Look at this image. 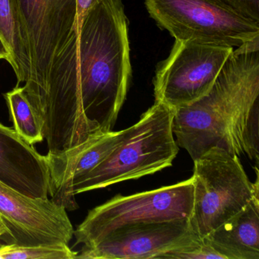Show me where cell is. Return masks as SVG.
<instances>
[{
	"label": "cell",
	"mask_w": 259,
	"mask_h": 259,
	"mask_svg": "<svg viewBox=\"0 0 259 259\" xmlns=\"http://www.w3.org/2000/svg\"><path fill=\"white\" fill-rule=\"evenodd\" d=\"M234 48L176 40L159 63L153 80L156 102L172 110L189 105L208 92Z\"/></svg>",
	"instance_id": "ba28073f"
},
{
	"label": "cell",
	"mask_w": 259,
	"mask_h": 259,
	"mask_svg": "<svg viewBox=\"0 0 259 259\" xmlns=\"http://www.w3.org/2000/svg\"><path fill=\"white\" fill-rule=\"evenodd\" d=\"M15 131L27 143L34 145L43 142V133L32 106L24 92L16 86L4 95Z\"/></svg>",
	"instance_id": "9a60e30c"
},
{
	"label": "cell",
	"mask_w": 259,
	"mask_h": 259,
	"mask_svg": "<svg viewBox=\"0 0 259 259\" xmlns=\"http://www.w3.org/2000/svg\"><path fill=\"white\" fill-rule=\"evenodd\" d=\"M28 47L24 92L47 143L72 146L84 139L78 102L77 0H16Z\"/></svg>",
	"instance_id": "6da1fadb"
},
{
	"label": "cell",
	"mask_w": 259,
	"mask_h": 259,
	"mask_svg": "<svg viewBox=\"0 0 259 259\" xmlns=\"http://www.w3.org/2000/svg\"><path fill=\"white\" fill-rule=\"evenodd\" d=\"M259 45L233 49L211 89L174 110L177 144L196 160L212 148L258 161Z\"/></svg>",
	"instance_id": "7a4b0ae2"
},
{
	"label": "cell",
	"mask_w": 259,
	"mask_h": 259,
	"mask_svg": "<svg viewBox=\"0 0 259 259\" xmlns=\"http://www.w3.org/2000/svg\"><path fill=\"white\" fill-rule=\"evenodd\" d=\"M194 161V199L189 219L204 239L259 197L258 179L251 183L237 156L212 148Z\"/></svg>",
	"instance_id": "5b68a950"
},
{
	"label": "cell",
	"mask_w": 259,
	"mask_h": 259,
	"mask_svg": "<svg viewBox=\"0 0 259 259\" xmlns=\"http://www.w3.org/2000/svg\"><path fill=\"white\" fill-rule=\"evenodd\" d=\"M198 239L189 220L139 224L115 230L95 246L83 247L75 258H160Z\"/></svg>",
	"instance_id": "30bf717a"
},
{
	"label": "cell",
	"mask_w": 259,
	"mask_h": 259,
	"mask_svg": "<svg viewBox=\"0 0 259 259\" xmlns=\"http://www.w3.org/2000/svg\"><path fill=\"white\" fill-rule=\"evenodd\" d=\"M0 38L8 51V63L16 73L17 86L26 82L31 65L16 0H0Z\"/></svg>",
	"instance_id": "5bb4252c"
},
{
	"label": "cell",
	"mask_w": 259,
	"mask_h": 259,
	"mask_svg": "<svg viewBox=\"0 0 259 259\" xmlns=\"http://www.w3.org/2000/svg\"><path fill=\"white\" fill-rule=\"evenodd\" d=\"M125 131H110L88 139L60 153H48L50 196L57 204L68 209V189L72 182L104 161L122 142Z\"/></svg>",
	"instance_id": "7c38bea8"
},
{
	"label": "cell",
	"mask_w": 259,
	"mask_h": 259,
	"mask_svg": "<svg viewBox=\"0 0 259 259\" xmlns=\"http://www.w3.org/2000/svg\"><path fill=\"white\" fill-rule=\"evenodd\" d=\"M5 241L7 244L10 243V231L4 221L0 218V240Z\"/></svg>",
	"instance_id": "ffe728a7"
},
{
	"label": "cell",
	"mask_w": 259,
	"mask_h": 259,
	"mask_svg": "<svg viewBox=\"0 0 259 259\" xmlns=\"http://www.w3.org/2000/svg\"><path fill=\"white\" fill-rule=\"evenodd\" d=\"M9 59H10V55H9L8 51L4 45L2 39L0 38V60H6L8 62Z\"/></svg>",
	"instance_id": "44dd1931"
},
{
	"label": "cell",
	"mask_w": 259,
	"mask_h": 259,
	"mask_svg": "<svg viewBox=\"0 0 259 259\" xmlns=\"http://www.w3.org/2000/svg\"><path fill=\"white\" fill-rule=\"evenodd\" d=\"M203 239L224 259H259V197Z\"/></svg>",
	"instance_id": "4fadbf2b"
},
{
	"label": "cell",
	"mask_w": 259,
	"mask_h": 259,
	"mask_svg": "<svg viewBox=\"0 0 259 259\" xmlns=\"http://www.w3.org/2000/svg\"><path fill=\"white\" fill-rule=\"evenodd\" d=\"M128 19L122 0H97L78 37L80 116L86 139L112 131L132 76Z\"/></svg>",
	"instance_id": "3957f363"
},
{
	"label": "cell",
	"mask_w": 259,
	"mask_h": 259,
	"mask_svg": "<svg viewBox=\"0 0 259 259\" xmlns=\"http://www.w3.org/2000/svg\"><path fill=\"white\" fill-rule=\"evenodd\" d=\"M194 199L193 179L154 190L117 195L91 210L74 230L77 244L90 248L115 230L139 224L189 220Z\"/></svg>",
	"instance_id": "52a82bcc"
},
{
	"label": "cell",
	"mask_w": 259,
	"mask_h": 259,
	"mask_svg": "<svg viewBox=\"0 0 259 259\" xmlns=\"http://www.w3.org/2000/svg\"><path fill=\"white\" fill-rule=\"evenodd\" d=\"M248 19L259 22V0H223Z\"/></svg>",
	"instance_id": "ac0fdd59"
},
{
	"label": "cell",
	"mask_w": 259,
	"mask_h": 259,
	"mask_svg": "<svg viewBox=\"0 0 259 259\" xmlns=\"http://www.w3.org/2000/svg\"><path fill=\"white\" fill-rule=\"evenodd\" d=\"M0 182L31 198H49L51 181L45 156L14 128L0 123Z\"/></svg>",
	"instance_id": "8fae6325"
},
{
	"label": "cell",
	"mask_w": 259,
	"mask_h": 259,
	"mask_svg": "<svg viewBox=\"0 0 259 259\" xmlns=\"http://www.w3.org/2000/svg\"><path fill=\"white\" fill-rule=\"evenodd\" d=\"M78 252L66 243L41 244L23 246L16 244L0 245V259H74Z\"/></svg>",
	"instance_id": "2e32d148"
},
{
	"label": "cell",
	"mask_w": 259,
	"mask_h": 259,
	"mask_svg": "<svg viewBox=\"0 0 259 259\" xmlns=\"http://www.w3.org/2000/svg\"><path fill=\"white\" fill-rule=\"evenodd\" d=\"M0 218L10 243L23 246L69 244L74 228L63 206L51 198L27 196L0 182Z\"/></svg>",
	"instance_id": "9c48e42d"
},
{
	"label": "cell",
	"mask_w": 259,
	"mask_h": 259,
	"mask_svg": "<svg viewBox=\"0 0 259 259\" xmlns=\"http://www.w3.org/2000/svg\"><path fill=\"white\" fill-rule=\"evenodd\" d=\"M96 2L97 0H77V19L79 31L83 19Z\"/></svg>",
	"instance_id": "d6986e66"
},
{
	"label": "cell",
	"mask_w": 259,
	"mask_h": 259,
	"mask_svg": "<svg viewBox=\"0 0 259 259\" xmlns=\"http://www.w3.org/2000/svg\"><path fill=\"white\" fill-rule=\"evenodd\" d=\"M151 17L176 40L233 48L259 45V22L223 0H145Z\"/></svg>",
	"instance_id": "8992f818"
},
{
	"label": "cell",
	"mask_w": 259,
	"mask_h": 259,
	"mask_svg": "<svg viewBox=\"0 0 259 259\" xmlns=\"http://www.w3.org/2000/svg\"><path fill=\"white\" fill-rule=\"evenodd\" d=\"M160 258L224 259V257L204 239H198L183 248L166 253Z\"/></svg>",
	"instance_id": "e0dca14e"
},
{
	"label": "cell",
	"mask_w": 259,
	"mask_h": 259,
	"mask_svg": "<svg viewBox=\"0 0 259 259\" xmlns=\"http://www.w3.org/2000/svg\"><path fill=\"white\" fill-rule=\"evenodd\" d=\"M174 111L154 103L137 123L124 130L114 151L93 169L72 182L66 194L68 209L78 208L75 195L126 180H137L172 166L179 148L174 139Z\"/></svg>",
	"instance_id": "277c9868"
}]
</instances>
